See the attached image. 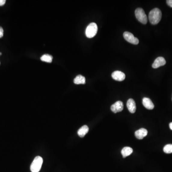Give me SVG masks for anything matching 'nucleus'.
<instances>
[{
	"label": "nucleus",
	"mask_w": 172,
	"mask_h": 172,
	"mask_svg": "<svg viewBox=\"0 0 172 172\" xmlns=\"http://www.w3.org/2000/svg\"><path fill=\"white\" fill-rule=\"evenodd\" d=\"M162 18V12L158 8L152 10L149 13V20L150 22L153 25H157L160 22Z\"/></svg>",
	"instance_id": "obj_1"
},
{
	"label": "nucleus",
	"mask_w": 172,
	"mask_h": 172,
	"mask_svg": "<svg viewBox=\"0 0 172 172\" xmlns=\"http://www.w3.org/2000/svg\"><path fill=\"white\" fill-rule=\"evenodd\" d=\"M43 158L38 156L34 159L30 166V170L32 172H39L41 169L43 164Z\"/></svg>",
	"instance_id": "obj_2"
},
{
	"label": "nucleus",
	"mask_w": 172,
	"mask_h": 172,
	"mask_svg": "<svg viewBox=\"0 0 172 172\" xmlns=\"http://www.w3.org/2000/svg\"><path fill=\"white\" fill-rule=\"evenodd\" d=\"M98 32V26L95 23H91L88 26L86 30V36L91 38L95 36Z\"/></svg>",
	"instance_id": "obj_3"
},
{
	"label": "nucleus",
	"mask_w": 172,
	"mask_h": 172,
	"mask_svg": "<svg viewBox=\"0 0 172 172\" xmlns=\"http://www.w3.org/2000/svg\"><path fill=\"white\" fill-rule=\"evenodd\" d=\"M135 17L140 22L143 24H146L148 18L144 10L141 8L136 9L135 11Z\"/></svg>",
	"instance_id": "obj_4"
},
{
	"label": "nucleus",
	"mask_w": 172,
	"mask_h": 172,
	"mask_svg": "<svg viewBox=\"0 0 172 172\" xmlns=\"http://www.w3.org/2000/svg\"><path fill=\"white\" fill-rule=\"evenodd\" d=\"M123 37L127 42L132 44L138 45L139 43L138 39L134 37L133 34L129 32H125L123 34Z\"/></svg>",
	"instance_id": "obj_5"
},
{
	"label": "nucleus",
	"mask_w": 172,
	"mask_h": 172,
	"mask_svg": "<svg viewBox=\"0 0 172 172\" xmlns=\"http://www.w3.org/2000/svg\"><path fill=\"white\" fill-rule=\"evenodd\" d=\"M111 109L112 112L116 113L117 112H121L123 109V104L121 101H117L112 105Z\"/></svg>",
	"instance_id": "obj_6"
},
{
	"label": "nucleus",
	"mask_w": 172,
	"mask_h": 172,
	"mask_svg": "<svg viewBox=\"0 0 172 172\" xmlns=\"http://www.w3.org/2000/svg\"><path fill=\"white\" fill-rule=\"evenodd\" d=\"M112 76L114 80L118 81H122L125 78V74L120 71H115L113 72Z\"/></svg>",
	"instance_id": "obj_7"
},
{
	"label": "nucleus",
	"mask_w": 172,
	"mask_h": 172,
	"mask_svg": "<svg viewBox=\"0 0 172 172\" xmlns=\"http://www.w3.org/2000/svg\"><path fill=\"white\" fill-rule=\"evenodd\" d=\"M165 64H166V61L165 59L162 57H157L155 60L154 63L152 64V67L154 69H157L160 66L165 65Z\"/></svg>",
	"instance_id": "obj_8"
},
{
	"label": "nucleus",
	"mask_w": 172,
	"mask_h": 172,
	"mask_svg": "<svg viewBox=\"0 0 172 172\" xmlns=\"http://www.w3.org/2000/svg\"><path fill=\"white\" fill-rule=\"evenodd\" d=\"M147 134L148 131L146 129L141 128L135 131V136L138 139L142 140L146 136Z\"/></svg>",
	"instance_id": "obj_9"
},
{
	"label": "nucleus",
	"mask_w": 172,
	"mask_h": 172,
	"mask_svg": "<svg viewBox=\"0 0 172 172\" xmlns=\"http://www.w3.org/2000/svg\"><path fill=\"white\" fill-rule=\"evenodd\" d=\"M127 107L129 112L131 113H134L136 112V103L133 99H130L128 100L127 103Z\"/></svg>",
	"instance_id": "obj_10"
},
{
	"label": "nucleus",
	"mask_w": 172,
	"mask_h": 172,
	"mask_svg": "<svg viewBox=\"0 0 172 172\" xmlns=\"http://www.w3.org/2000/svg\"><path fill=\"white\" fill-rule=\"evenodd\" d=\"M143 104L144 107L148 109H153L155 107L152 101L149 98H144L143 99Z\"/></svg>",
	"instance_id": "obj_11"
},
{
	"label": "nucleus",
	"mask_w": 172,
	"mask_h": 172,
	"mask_svg": "<svg viewBox=\"0 0 172 172\" xmlns=\"http://www.w3.org/2000/svg\"><path fill=\"white\" fill-rule=\"evenodd\" d=\"M89 131V128L87 125L83 126L78 130V136L80 137H84L86 134L88 133Z\"/></svg>",
	"instance_id": "obj_12"
},
{
	"label": "nucleus",
	"mask_w": 172,
	"mask_h": 172,
	"mask_svg": "<svg viewBox=\"0 0 172 172\" xmlns=\"http://www.w3.org/2000/svg\"><path fill=\"white\" fill-rule=\"evenodd\" d=\"M133 152V149L130 147H125L121 150V153L123 158H125L131 155Z\"/></svg>",
	"instance_id": "obj_13"
},
{
	"label": "nucleus",
	"mask_w": 172,
	"mask_h": 172,
	"mask_svg": "<svg viewBox=\"0 0 172 172\" xmlns=\"http://www.w3.org/2000/svg\"><path fill=\"white\" fill-rule=\"evenodd\" d=\"M74 83L75 84H85L86 83V79L85 78L81 75H79L75 78L74 80Z\"/></svg>",
	"instance_id": "obj_14"
},
{
	"label": "nucleus",
	"mask_w": 172,
	"mask_h": 172,
	"mask_svg": "<svg viewBox=\"0 0 172 172\" xmlns=\"http://www.w3.org/2000/svg\"><path fill=\"white\" fill-rule=\"evenodd\" d=\"M40 59L42 61L45 62L47 63H51L53 60V57L51 55L45 54L43 55Z\"/></svg>",
	"instance_id": "obj_15"
},
{
	"label": "nucleus",
	"mask_w": 172,
	"mask_h": 172,
	"mask_svg": "<svg viewBox=\"0 0 172 172\" xmlns=\"http://www.w3.org/2000/svg\"><path fill=\"white\" fill-rule=\"evenodd\" d=\"M164 152L166 154L172 153V144H167L164 148Z\"/></svg>",
	"instance_id": "obj_16"
},
{
	"label": "nucleus",
	"mask_w": 172,
	"mask_h": 172,
	"mask_svg": "<svg viewBox=\"0 0 172 172\" xmlns=\"http://www.w3.org/2000/svg\"><path fill=\"white\" fill-rule=\"evenodd\" d=\"M3 36H4V29L1 26H0V38Z\"/></svg>",
	"instance_id": "obj_17"
},
{
	"label": "nucleus",
	"mask_w": 172,
	"mask_h": 172,
	"mask_svg": "<svg viewBox=\"0 0 172 172\" xmlns=\"http://www.w3.org/2000/svg\"><path fill=\"white\" fill-rule=\"evenodd\" d=\"M166 3L168 5H169L170 7H172V0L166 1Z\"/></svg>",
	"instance_id": "obj_18"
},
{
	"label": "nucleus",
	"mask_w": 172,
	"mask_h": 172,
	"mask_svg": "<svg viewBox=\"0 0 172 172\" xmlns=\"http://www.w3.org/2000/svg\"><path fill=\"white\" fill-rule=\"evenodd\" d=\"M5 0H0V6H3L5 4Z\"/></svg>",
	"instance_id": "obj_19"
},
{
	"label": "nucleus",
	"mask_w": 172,
	"mask_h": 172,
	"mask_svg": "<svg viewBox=\"0 0 172 172\" xmlns=\"http://www.w3.org/2000/svg\"><path fill=\"white\" fill-rule=\"evenodd\" d=\"M169 127H170V129H171V130H172V122H171V123L169 124Z\"/></svg>",
	"instance_id": "obj_20"
},
{
	"label": "nucleus",
	"mask_w": 172,
	"mask_h": 172,
	"mask_svg": "<svg viewBox=\"0 0 172 172\" xmlns=\"http://www.w3.org/2000/svg\"><path fill=\"white\" fill-rule=\"evenodd\" d=\"M2 53L0 52V56H1V55H2Z\"/></svg>",
	"instance_id": "obj_21"
}]
</instances>
